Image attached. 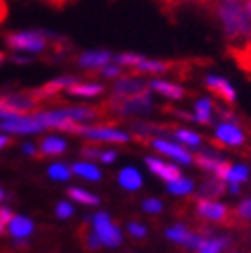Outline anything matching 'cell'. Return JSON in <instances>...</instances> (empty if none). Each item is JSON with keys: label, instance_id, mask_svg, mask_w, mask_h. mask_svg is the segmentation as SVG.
<instances>
[{"label": "cell", "instance_id": "1", "mask_svg": "<svg viewBox=\"0 0 251 253\" xmlns=\"http://www.w3.org/2000/svg\"><path fill=\"white\" fill-rule=\"evenodd\" d=\"M203 7L221 22L230 43L251 42V11L248 0H207Z\"/></svg>", "mask_w": 251, "mask_h": 253}, {"label": "cell", "instance_id": "2", "mask_svg": "<svg viewBox=\"0 0 251 253\" xmlns=\"http://www.w3.org/2000/svg\"><path fill=\"white\" fill-rule=\"evenodd\" d=\"M196 214L199 219L210 221V223H217L222 226H239V217L235 210L228 209L226 205H221L217 201L199 198L196 201Z\"/></svg>", "mask_w": 251, "mask_h": 253}, {"label": "cell", "instance_id": "3", "mask_svg": "<svg viewBox=\"0 0 251 253\" xmlns=\"http://www.w3.org/2000/svg\"><path fill=\"white\" fill-rule=\"evenodd\" d=\"M4 38L11 49L20 50H43L48 43H52L43 33H7Z\"/></svg>", "mask_w": 251, "mask_h": 253}, {"label": "cell", "instance_id": "4", "mask_svg": "<svg viewBox=\"0 0 251 253\" xmlns=\"http://www.w3.org/2000/svg\"><path fill=\"white\" fill-rule=\"evenodd\" d=\"M93 232L99 237V241L106 246H119L121 244V230L117 228L115 223H111V219L106 214H97L93 217Z\"/></svg>", "mask_w": 251, "mask_h": 253}, {"label": "cell", "instance_id": "5", "mask_svg": "<svg viewBox=\"0 0 251 253\" xmlns=\"http://www.w3.org/2000/svg\"><path fill=\"white\" fill-rule=\"evenodd\" d=\"M76 135L86 136L88 140H97V142H115V144H122V142H127L129 136L126 133L117 131V129H108L104 126H79L78 133Z\"/></svg>", "mask_w": 251, "mask_h": 253}, {"label": "cell", "instance_id": "6", "mask_svg": "<svg viewBox=\"0 0 251 253\" xmlns=\"http://www.w3.org/2000/svg\"><path fill=\"white\" fill-rule=\"evenodd\" d=\"M151 92V83H144V81H136V79H121L117 81L115 88H113V97L121 99H133L140 97V95H149Z\"/></svg>", "mask_w": 251, "mask_h": 253}, {"label": "cell", "instance_id": "7", "mask_svg": "<svg viewBox=\"0 0 251 253\" xmlns=\"http://www.w3.org/2000/svg\"><path fill=\"white\" fill-rule=\"evenodd\" d=\"M2 129L13 133H34L45 129V126L40 122V119L36 115H25V117H13L7 119L0 124Z\"/></svg>", "mask_w": 251, "mask_h": 253}, {"label": "cell", "instance_id": "8", "mask_svg": "<svg viewBox=\"0 0 251 253\" xmlns=\"http://www.w3.org/2000/svg\"><path fill=\"white\" fill-rule=\"evenodd\" d=\"M213 146H221V147H226V146H235V147H241L244 146V133L235 126V124H222V126L217 127V133H215V138H213Z\"/></svg>", "mask_w": 251, "mask_h": 253}, {"label": "cell", "instance_id": "9", "mask_svg": "<svg viewBox=\"0 0 251 253\" xmlns=\"http://www.w3.org/2000/svg\"><path fill=\"white\" fill-rule=\"evenodd\" d=\"M228 56L237 63V67L251 78V42L244 43H230L226 49Z\"/></svg>", "mask_w": 251, "mask_h": 253}, {"label": "cell", "instance_id": "10", "mask_svg": "<svg viewBox=\"0 0 251 253\" xmlns=\"http://www.w3.org/2000/svg\"><path fill=\"white\" fill-rule=\"evenodd\" d=\"M147 142H151V146L155 147L158 153H162V155L172 156V158L183 162V164H190L192 162V155L187 149H183L181 146L172 144V142H165V140H160V138H147Z\"/></svg>", "mask_w": 251, "mask_h": 253}, {"label": "cell", "instance_id": "11", "mask_svg": "<svg viewBox=\"0 0 251 253\" xmlns=\"http://www.w3.org/2000/svg\"><path fill=\"white\" fill-rule=\"evenodd\" d=\"M205 83H207L208 90L212 92V95L221 99L222 102H226V104H233V102H235V90L230 86V83H228L226 79L210 76V78H207Z\"/></svg>", "mask_w": 251, "mask_h": 253}, {"label": "cell", "instance_id": "12", "mask_svg": "<svg viewBox=\"0 0 251 253\" xmlns=\"http://www.w3.org/2000/svg\"><path fill=\"white\" fill-rule=\"evenodd\" d=\"M145 164L155 174H158L162 180H165L167 183H172V181H178L181 178V172L176 166L172 164H165V162L158 160V158H145Z\"/></svg>", "mask_w": 251, "mask_h": 253}, {"label": "cell", "instance_id": "13", "mask_svg": "<svg viewBox=\"0 0 251 253\" xmlns=\"http://www.w3.org/2000/svg\"><path fill=\"white\" fill-rule=\"evenodd\" d=\"M226 190V185L222 183L221 180L213 178V180H207L199 190V198H205V200H215V198H221Z\"/></svg>", "mask_w": 251, "mask_h": 253}, {"label": "cell", "instance_id": "14", "mask_svg": "<svg viewBox=\"0 0 251 253\" xmlns=\"http://www.w3.org/2000/svg\"><path fill=\"white\" fill-rule=\"evenodd\" d=\"M151 88L156 90L158 93L165 95V97L169 99H181L185 95V90L179 84H174V83H165V81H153L151 83Z\"/></svg>", "mask_w": 251, "mask_h": 253}, {"label": "cell", "instance_id": "15", "mask_svg": "<svg viewBox=\"0 0 251 253\" xmlns=\"http://www.w3.org/2000/svg\"><path fill=\"white\" fill-rule=\"evenodd\" d=\"M70 95H83V97H93V95H99V93L104 92V86L97 83H74L72 86L67 88Z\"/></svg>", "mask_w": 251, "mask_h": 253}, {"label": "cell", "instance_id": "16", "mask_svg": "<svg viewBox=\"0 0 251 253\" xmlns=\"http://www.w3.org/2000/svg\"><path fill=\"white\" fill-rule=\"evenodd\" d=\"M119 181H121V185L127 190H136L140 189L142 185V176L138 174V170L133 169V167H127V169L121 170V174H119Z\"/></svg>", "mask_w": 251, "mask_h": 253}, {"label": "cell", "instance_id": "17", "mask_svg": "<svg viewBox=\"0 0 251 253\" xmlns=\"http://www.w3.org/2000/svg\"><path fill=\"white\" fill-rule=\"evenodd\" d=\"M108 61H110V54H106V52H86L79 58V63L88 68L106 67Z\"/></svg>", "mask_w": 251, "mask_h": 253}, {"label": "cell", "instance_id": "18", "mask_svg": "<svg viewBox=\"0 0 251 253\" xmlns=\"http://www.w3.org/2000/svg\"><path fill=\"white\" fill-rule=\"evenodd\" d=\"M9 232L15 237H27L33 232V223L29 219H25V217H22V215H16L9 223Z\"/></svg>", "mask_w": 251, "mask_h": 253}, {"label": "cell", "instance_id": "19", "mask_svg": "<svg viewBox=\"0 0 251 253\" xmlns=\"http://www.w3.org/2000/svg\"><path fill=\"white\" fill-rule=\"evenodd\" d=\"M210 113H212V102L208 101V99H203V101H199L196 104V115H194V119L201 122V124H205V126H208L210 124Z\"/></svg>", "mask_w": 251, "mask_h": 253}, {"label": "cell", "instance_id": "20", "mask_svg": "<svg viewBox=\"0 0 251 253\" xmlns=\"http://www.w3.org/2000/svg\"><path fill=\"white\" fill-rule=\"evenodd\" d=\"M65 151V142L59 138H47L42 144V155L45 156H58Z\"/></svg>", "mask_w": 251, "mask_h": 253}, {"label": "cell", "instance_id": "21", "mask_svg": "<svg viewBox=\"0 0 251 253\" xmlns=\"http://www.w3.org/2000/svg\"><path fill=\"white\" fill-rule=\"evenodd\" d=\"M79 237H81L83 244L86 246L88 250H97L99 246H101V241H99V237L95 235V232H90V226H88V223H84L79 228Z\"/></svg>", "mask_w": 251, "mask_h": 253}, {"label": "cell", "instance_id": "22", "mask_svg": "<svg viewBox=\"0 0 251 253\" xmlns=\"http://www.w3.org/2000/svg\"><path fill=\"white\" fill-rule=\"evenodd\" d=\"M72 170L76 172V174L86 178V180H92V181L101 180V172H99V169L90 166V164H76V166L72 167Z\"/></svg>", "mask_w": 251, "mask_h": 253}, {"label": "cell", "instance_id": "23", "mask_svg": "<svg viewBox=\"0 0 251 253\" xmlns=\"http://www.w3.org/2000/svg\"><path fill=\"white\" fill-rule=\"evenodd\" d=\"M72 200L79 201V203L83 205H97L99 203V198L93 194H90V192H86V190H81V189H76V187H72V189H68L67 192Z\"/></svg>", "mask_w": 251, "mask_h": 253}, {"label": "cell", "instance_id": "24", "mask_svg": "<svg viewBox=\"0 0 251 253\" xmlns=\"http://www.w3.org/2000/svg\"><path fill=\"white\" fill-rule=\"evenodd\" d=\"M248 174H250V170H248V167L244 166H233L232 170H230V174H228V180L232 185H241V183H244V181L248 180Z\"/></svg>", "mask_w": 251, "mask_h": 253}, {"label": "cell", "instance_id": "25", "mask_svg": "<svg viewBox=\"0 0 251 253\" xmlns=\"http://www.w3.org/2000/svg\"><path fill=\"white\" fill-rule=\"evenodd\" d=\"M226 246L224 239H212V241H201L198 248V253H219L222 248Z\"/></svg>", "mask_w": 251, "mask_h": 253}, {"label": "cell", "instance_id": "26", "mask_svg": "<svg viewBox=\"0 0 251 253\" xmlns=\"http://www.w3.org/2000/svg\"><path fill=\"white\" fill-rule=\"evenodd\" d=\"M235 214L239 217V224L246 226L248 221H251V200H244L235 209Z\"/></svg>", "mask_w": 251, "mask_h": 253}, {"label": "cell", "instance_id": "27", "mask_svg": "<svg viewBox=\"0 0 251 253\" xmlns=\"http://www.w3.org/2000/svg\"><path fill=\"white\" fill-rule=\"evenodd\" d=\"M169 190L172 192V194H187V192H190V190H192V181L179 178L178 181H172V183H169Z\"/></svg>", "mask_w": 251, "mask_h": 253}, {"label": "cell", "instance_id": "28", "mask_svg": "<svg viewBox=\"0 0 251 253\" xmlns=\"http://www.w3.org/2000/svg\"><path fill=\"white\" fill-rule=\"evenodd\" d=\"M194 162L198 164L201 169L205 170H215V167H217V164L221 160H217V158H212V156H207V155H196V158H194Z\"/></svg>", "mask_w": 251, "mask_h": 253}, {"label": "cell", "instance_id": "29", "mask_svg": "<svg viewBox=\"0 0 251 253\" xmlns=\"http://www.w3.org/2000/svg\"><path fill=\"white\" fill-rule=\"evenodd\" d=\"M48 176L54 178V180H68L70 178V170H68L67 166H63V164H54L50 169H48Z\"/></svg>", "mask_w": 251, "mask_h": 253}, {"label": "cell", "instance_id": "30", "mask_svg": "<svg viewBox=\"0 0 251 253\" xmlns=\"http://www.w3.org/2000/svg\"><path fill=\"white\" fill-rule=\"evenodd\" d=\"M174 135L178 136L181 142H185V144H190V146H198L199 140H201V136L196 135V133H192V131H188V129H176V131H174Z\"/></svg>", "mask_w": 251, "mask_h": 253}, {"label": "cell", "instance_id": "31", "mask_svg": "<svg viewBox=\"0 0 251 253\" xmlns=\"http://www.w3.org/2000/svg\"><path fill=\"white\" fill-rule=\"evenodd\" d=\"M232 164L230 162H224L221 160L217 164V167H215V170H213V174H215V178L221 181H226L228 180V174H230V170H232Z\"/></svg>", "mask_w": 251, "mask_h": 253}, {"label": "cell", "instance_id": "32", "mask_svg": "<svg viewBox=\"0 0 251 253\" xmlns=\"http://www.w3.org/2000/svg\"><path fill=\"white\" fill-rule=\"evenodd\" d=\"M117 61L126 65V67L135 68L142 61V56H136V54H121V56H117Z\"/></svg>", "mask_w": 251, "mask_h": 253}, {"label": "cell", "instance_id": "33", "mask_svg": "<svg viewBox=\"0 0 251 253\" xmlns=\"http://www.w3.org/2000/svg\"><path fill=\"white\" fill-rule=\"evenodd\" d=\"M97 74L102 76V78H117V76L122 74V70L119 67H101L97 68Z\"/></svg>", "mask_w": 251, "mask_h": 253}, {"label": "cell", "instance_id": "34", "mask_svg": "<svg viewBox=\"0 0 251 253\" xmlns=\"http://www.w3.org/2000/svg\"><path fill=\"white\" fill-rule=\"evenodd\" d=\"M144 210L149 212V214H158L160 210H162V203H160V200H145Z\"/></svg>", "mask_w": 251, "mask_h": 253}, {"label": "cell", "instance_id": "35", "mask_svg": "<svg viewBox=\"0 0 251 253\" xmlns=\"http://www.w3.org/2000/svg\"><path fill=\"white\" fill-rule=\"evenodd\" d=\"M129 234L136 239H142L145 237V228L138 223H129Z\"/></svg>", "mask_w": 251, "mask_h": 253}, {"label": "cell", "instance_id": "36", "mask_svg": "<svg viewBox=\"0 0 251 253\" xmlns=\"http://www.w3.org/2000/svg\"><path fill=\"white\" fill-rule=\"evenodd\" d=\"M165 5H167V9H174L176 5H179V4H183V2H196V4H201L203 5L207 0H162Z\"/></svg>", "mask_w": 251, "mask_h": 253}, {"label": "cell", "instance_id": "37", "mask_svg": "<svg viewBox=\"0 0 251 253\" xmlns=\"http://www.w3.org/2000/svg\"><path fill=\"white\" fill-rule=\"evenodd\" d=\"M56 214H58L59 217H68V215L72 214V207L63 201V203H59L58 207H56Z\"/></svg>", "mask_w": 251, "mask_h": 253}, {"label": "cell", "instance_id": "38", "mask_svg": "<svg viewBox=\"0 0 251 253\" xmlns=\"http://www.w3.org/2000/svg\"><path fill=\"white\" fill-rule=\"evenodd\" d=\"M15 215H13V212H11L9 209H4V207H0V223L4 224H9L11 219H13Z\"/></svg>", "mask_w": 251, "mask_h": 253}, {"label": "cell", "instance_id": "39", "mask_svg": "<svg viewBox=\"0 0 251 253\" xmlns=\"http://www.w3.org/2000/svg\"><path fill=\"white\" fill-rule=\"evenodd\" d=\"M81 155L83 156H88V158H99L101 153L97 151V147H92V146H86L81 149Z\"/></svg>", "mask_w": 251, "mask_h": 253}, {"label": "cell", "instance_id": "40", "mask_svg": "<svg viewBox=\"0 0 251 253\" xmlns=\"http://www.w3.org/2000/svg\"><path fill=\"white\" fill-rule=\"evenodd\" d=\"M7 18V2L5 0H0V24Z\"/></svg>", "mask_w": 251, "mask_h": 253}, {"label": "cell", "instance_id": "41", "mask_svg": "<svg viewBox=\"0 0 251 253\" xmlns=\"http://www.w3.org/2000/svg\"><path fill=\"white\" fill-rule=\"evenodd\" d=\"M115 153L111 151V153H101V156H99V158H101V162H104V164H110V162H113L115 160Z\"/></svg>", "mask_w": 251, "mask_h": 253}, {"label": "cell", "instance_id": "42", "mask_svg": "<svg viewBox=\"0 0 251 253\" xmlns=\"http://www.w3.org/2000/svg\"><path fill=\"white\" fill-rule=\"evenodd\" d=\"M9 144H13V140H11L9 136L0 135V149H2V147H5V146H9Z\"/></svg>", "mask_w": 251, "mask_h": 253}, {"label": "cell", "instance_id": "43", "mask_svg": "<svg viewBox=\"0 0 251 253\" xmlns=\"http://www.w3.org/2000/svg\"><path fill=\"white\" fill-rule=\"evenodd\" d=\"M48 4L54 5V7H61L63 4H65V0H47Z\"/></svg>", "mask_w": 251, "mask_h": 253}, {"label": "cell", "instance_id": "44", "mask_svg": "<svg viewBox=\"0 0 251 253\" xmlns=\"http://www.w3.org/2000/svg\"><path fill=\"white\" fill-rule=\"evenodd\" d=\"M2 234H4V224L0 223V235H2Z\"/></svg>", "mask_w": 251, "mask_h": 253}, {"label": "cell", "instance_id": "45", "mask_svg": "<svg viewBox=\"0 0 251 253\" xmlns=\"http://www.w3.org/2000/svg\"><path fill=\"white\" fill-rule=\"evenodd\" d=\"M0 200H4V192L2 190H0Z\"/></svg>", "mask_w": 251, "mask_h": 253}, {"label": "cell", "instance_id": "46", "mask_svg": "<svg viewBox=\"0 0 251 253\" xmlns=\"http://www.w3.org/2000/svg\"><path fill=\"white\" fill-rule=\"evenodd\" d=\"M248 7H250V11H251V0H248Z\"/></svg>", "mask_w": 251, "mask_h": 253}, {"label": "cell", "instance_id": "47", "mask_svg": "<svg viewBox=\"0 0 251 253\" xmlns=\"http://www.w3.org/2000/svg\"><path fill=\"white\" fill-rule=\"evenodd\" d=\"M65 2H67V0H65Z\"/></svg>", "mask_w": 251, "mask_h": 253}]
</instances>
